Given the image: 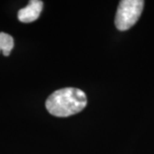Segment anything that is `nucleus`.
Listing matches in <instances>:
<instances>
[{"mask_svg": "<svg viewBox=\"0 0 154 154\" xmlns=\"http://www.w3.org/2000/svg\"><path fill=\"white\" fill-rule=\"evenodd\" d=\"M87 104V95L83 91L78 88H65L51 94L46 99L45 107L52 116L66 117L79 113Z\"/></svg>", "mask_w": 154, "mask_h": 154, "instance_id": "1", "label": "nucleus"}, {"mask_svg": "<svg viewBox=\"0 0 154 154\" xmlns=\"http://www.w3.org/2000/svg\"><path fill=\"white\" fill-rule=\"evenodd\" d=\"M145 2L142 0L120 1L115 17L116 28L126 31L133 27L140 17Z\"/></svg>", "mask_w": 154, "mask_h": 154, "instance_id": "2", "label": "nucleus"}, {"mask_svg": "<svg viewBox=\"0 0 154 154\" xmlns=\"http://www.w3.org/2000/svg\"><path fill=\"white\" fill-rule=\"evenodd\" d=\"M43 9V2L40 0H31L25 8L18 11V20L23 23H29L36 21Z\"/></svg>", "mask_w": 154, "mask_h": 154, "instance_id": "3", "label": "nucleus"}, {"mask_svg": "<svg viewBox=\"0 0 154 154\" xmlns=\"http://www.w3.org/2000/svg\"><path fill=\"white\" fill-rule=\"evenodd\" d=\"M14 47L13 37L6 33H0V52L3 55L8 57L11 54V51Z\"/></svg>", "mask_w": 154, "mask_h": 154, "instance_id": "4", "label": "nucleus"}]
</instances>
